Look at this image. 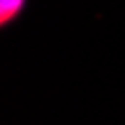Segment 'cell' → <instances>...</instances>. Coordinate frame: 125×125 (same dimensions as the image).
I'll return each mask as SVG.
<instances>
[{"instance_id":"1","label":"cell","mask_w":125,"mask_h":125,"mask_svg":"<svg viewBox=\"0 0 125 125\" xmlns=\"http://www.w3.org/2000/svg\"><path fill=\"white\" fill-rule=\"evenodd\" d=\"M22 3L25 0H0V22H10L20 10H22Z\"/></svg>"}]
</instances>
